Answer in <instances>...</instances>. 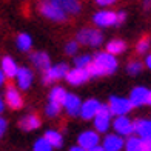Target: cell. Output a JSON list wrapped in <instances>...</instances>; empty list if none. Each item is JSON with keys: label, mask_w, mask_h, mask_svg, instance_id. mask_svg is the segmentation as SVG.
Returning <instances> with one entry per match:
<instances>
[{"label": "cell", "mask_w": 151, "mask_h": 151, "mask_svg": "<svg viewBox=\"0 0 151 151\" xmlns=\"http://www.w3.org/2000/svg\"><path fill=\"white\" fill-rule=\"evenodd\" d=\"M40 119L37 117L36 114H28V116H25V117L20 119V128L23 129V131H34V129H37L40 127Z\"/></svg>", "instance_id": "44dd1931"}, {"label": "cell", "mask_w": 151, "mask_h": 151, "mask_svg": "<svg viewBox=\"0 0 151 151\" xmlns=\"http://www.w3.org/2000/svg\"><path fill=\"white\" fill-rule=\"evenodd\" d=\"M102 148H104V151H122L125 148V140H123V137L114 133L106 134L102 140Z\"/></svg>", "instance_id": "7c38bea8"}, {"label": "cell", "mask_w": 151, "mask_h": 151, "mask_svg": "<svg viewBox=\"0 0 151 151\" xmlns=\"http://www.w3.org/2000/svg\"><path fill=\"white\" fill-rule=\"evenodd\" d=\"M29 59H31V63L36 66L37 70H42L43 73L51 66V59H50V56H48L46 52H43V51L32 52Z\"/></svg>", "instance_id": "ac0fdd59"}, {"label": "cell", "mask_w": 151, "mask_h": 151, "mask_svg": "<svg viewBox=\"0 0 151 151\" xmlns=\"http://www.w3.org/2000/svg\"><path fill=\"white\" fill-rule=\"evenodd\" d=\"M80 106H82V100L77 94H73V93H68L66 99H65V104H63V108L65 111L73 116V117H76V116H79L80 113Z\"/></svg>", "instance_id": "2e32d148"}, {"label": "cell", "mask_w": 151, "mask_h": 151, "mask_svg": "<svg viewBox=\"0 0 151 151\" xmlns=\"http://www.w3.org/2000/svg\"><path fill=\"white\" fill-rule=\"evenodd\" d=\"M125 50H127V43L120 39H113L111 42L106 43V52L114 56V57L117 56V54H122Z\"/></svg>", "instance_id": "603a6c76"}, {"label": "cell", "mask_w": 151, "mask_h": 151, "mask_svg": "<svg viewBox=\"0 0 151 151\" xmlns=\"http://www.w3.org/2000/svg\"><path fill=\"white\" fill-rule=\"evenodd\" d=\"M100 106H102V104H100L97 99H88V100H85V102H82L79 116H80L82 119H85V120L94 119L96 116H97Z\"/></svg>", "instance_id": "30bf717a"}, {"label": "cell", "mask_w": 151, "mask_h": 151, "mask_svg": "<svg viewBox=\"0 0 151 151\" xmlns=\"http://www.w3.org/2000/svg\"><path fill=\"white\" fill-rule=\"evenodd\" d=\"M3 109H5V104H3V99L0 97V114L3 113Z\"/></svg>", "instance_id": "f35d334b"}, {"label": "cell", "mask_w": 151, "mask_h": 151, "mask_svg": "<svg viewBox=\"0 0 151 151\" xmlns=\"http://www.w3.org/2000/svg\"><path fill=\"white\" fill-rule=\"evenodd\" d=\"M77 50H79V43L76 42V40H71V42H68V43L65 45V52L70 54V56L77 54Z\"/></svg>", "instance_id": "1f68e13d"}, {"label": "cell", "mask_w": 151, "mask_h": 151, "mask_svg": "<svg viewBox=\"0 0 151 151\" xmlns=\"http://www.w3.org/2000/svg\"><path fill=\"white\" fill-rule=\"evenodd\" d=\"M94 25L100 26V28H106V26H114L117 23V12L109 11V9H100L93 16Z\"/></svg>", "instance_id": "ba28073f"}, {"label": "cell", "mask_w": 151, "mask_h": 151, "mask_svg": "<svg viewBox=\"0 0 151 151\" xmlns=\"http://www.w3.org/2000/svg\"><path fill=\"white\" fill-rule=\"evenodd\" d=\"M59 5L62 6V9H63L68 14H77L80 12V3L79 2H74V0H60Z\"/></svg>", "instance_id": "d4e9b609"}, {"label": "cell", "mask_w": 151, "mask_h": 151, "mask_svg": "<svg viewBox=\"0 0 151 151\" xmlns=\"http://www.w3.org/2000/svg\"><path fill=\"white\" fill-rule=\"evenodd\" d=\"M111 127L114 128V134L120 137H129L133 136V120L128 116H120V117H114L111 122Z\"/></svg>", "instance_id": "52a82bcc"}, {"label": "cell", "mask_w": 151, "mask_h": 151, "mask_svg": "<svg viewBox=\"0 0 151 151\" xmlns=\"http://www.w3.org/2000/svg\"><path fill=\"white\" fill-rule=\"evenodd\" d=\"M142 151H151V140L142 139Z\"/></svg>", "instance_id": "d6a6232c"}, {"label": "cell", "mask_w": 151, "mask_h": 151, "mask_svg": "<svg viewBox=\"0 0 151 151\" xmlns=\"http://www.w3.org/2000/svg\"><path fill=\"white\" fill-rule=\"evenodd\" d=\"M6 127H8V123H6V120L3 117H0V137H2L6 131Z\"/></svg>", "instance_id": "836d02e7"}, {"label": "cell", "mask_w": 151, "mask_h": 151, "mask_svg": "<svg viewBox=\"0 0 151 151\" xmlns=\"http://www.w3.org/2000/svg\"><path fill=\"white\" fill-rule=\"evenodd\" d=\"M145 65H147L148 70H151V54H148V56H147V59H145Z\"/></svg>", "instance_id": "8d00e7d4"}, {"label": "cell", "mask_w": 151, "mask_h": 151, "mask_svg": "<svg viewBox=\"0 0 151 151\" xmlns=\"http://www.w3.org/2000/svg\"><path fill=\"white\" fill-rule=\"evenodd\" d=\"M99 143H100V136H99V133L93 131V129H88V131L80 133L79 137H77V145L80 148H83L85 151L97 148Z\"/></svg>", "instance_id": "9c48e42d"}, {"label": "cell", "mask_w": 151, "mask_h": 151, "mask_svg": "<svg viewBox=\"0 0 151 151\" xmlns=\"http://www.w3.org/2000/svg\"><path fill=\"white\" fill-rule=\"evenodd\" d=\"M66 96H68V93H66V90L63 86H54L52 90L50 91L48 99H50V104H56L59 106H63Z\"/></svg>", "instance_id": "ffe728a7"}, {"label": "cell", "mask_w": 151, "mask_h": 151, "mask_svg": "<svg viewBox=\"0 0 151 151\" xmlns=\"http://www.w3.org/2000/svg\"><path fill=\"white\" fill-rule=\"evenodd\" d=\"M125 19H127V12L125 11H117V23L120 25V23H123L125 22Z\"/></svg>", "instance_id": "e575fe53"}, {"label": "cell", "mask_w": 151, "mask_h": 151, "mask_svg": "<svg viewBox=\"0 0 151 151\" xmlns=\"http://www.w3.org/2000/svg\"><path fill=\"white\" fill-rule=\"evenodd\" d=\"M125 151H142V139L137 136H129L125 140Z\"/></svg>", "instance_id": "484cf974"}, {"label": "cell", "mask_w": 151, "mask_h": 151, "mask_svg": "<svg viewBox=\"0 0 151 151\" xmlns=\"http://www.w3.org/2000/svg\"><path fill=\"white\" fill-rule=\"evenodd\" d=\"M66 82L73 86H80L83 85L85 82L90 80V73L88 70H79V68H73V70L68 71L66 74Z\"/></svg>", "instance_id": "4fadbf2b"}, {"label": "cell", "mask_w": 151, "mask_h": 151, "mask_svg": "<svg viewBox=\"0 0 151 151\" xmlns=\"http://www.w3.org/2000/svg\"><path fill=\"white\" fill-rule=\"evenodd\" d=\"M70 68L66 63H57V65H51L48 70L43 73V83L50 85L52 82H57L60 79H65Z\"/></svg>", "instance_id": "8992f818"}, {"label": "cell", "mask_w": 151, "mask_h": 151, "mask_svg": "<svg viewBox=\"0 0 151 151\" xmlns=\"http://www.w3.org/2000/svg\"><path fill=\"white\" fill-rule=\"evenodd\" d=\"M136 50L139 54H147L150 50H151V39L148 37H143L142 40H139L136 45Z\"/></svg>", "instance_id": "f1b7e54d"}, {"label": "cell", "mask_w": 151, "mask_h": 151, "mask_svg": "<svg viewBox=\"0 0 151 151\" xmlns=\"http://www.w3.org/2000/svg\"><path fill=\"white\" fill-rule=\"evenodd\" d=\"M140 71H142V63L137 62V60H133V62H129V63L127 65V73L129 76H137Z\"/></svg>", "instance_id": "f546056e"}, {"label": "cell", "mask_w": 151, "mask_h": 151, "mask_svg": "<svg viewBox=\"0 0 151 151\" xmlns=\"http://www.w3.org/2000/svg\"><path fill=\"white\" fill-rule=\"evenodd\" d=\"M97 5L100 6V8H105V6L113 5V0H97Z\"/></svg>", "instance_id": "d590c367"}, {"label": "cell", "mask_w": 151, "mask_h": 151, "mask_svg": "<svg viewBox=\"0 0 151 151\" xmlns=\"http://www.w3.org/2000/svg\"><path fill=\"white\" fill-rule=\"evenodd\" d=\"M147 105H151V91H150V94H148V102H147Z\"/></svg>", "instance_id": "b9f144b4"}, {"label": "cell", "mask_w": 151, "mask_h": 151, "mask_svg": "<svg viewBox=\"0 0 151 151\" xmlns=\"http://www.w3.org/2000/svg\"><path fill=\"white\" fill-rule=\"evenodd\" d=\"M113 116H111V113H109V109H108V106L106 105H102L100 106V109H99V113H97V116L93 119V123H94V131L96 133H102V134H105L109 128H111V122H113Z\"/></svg>", "instance_id": "5b68a950"}, {"label": "cell", "mask_w": 151, "mask_h": 151, "mask_svg": "<svg viewBox=\"0 0 151 151\" xmlns=\"http://www.w3.org/2000/svg\"><path fill=\"white\" fill-rule=\"evenodd\" d=\"M90 73V77H100V76H109L117 70V59L106 51L97 52L93 57L90 66L86 68Z\"/></svg>", "instance_id": "6da1fadb"}, {"label": "cell", "mask_w": 151, "mask_h": 151, "mask_svg": "<svg viewBox=\"0 0 151 151\" xmlns=\"http://www.w3.org/2000/svg\"><path fill=\"white\" fill-rule=\"evenodd\" d=\"M43 137L48 140V143L52 148H62V145H63V136L59 131H56V129H48V131H45Z\"/></svg>", "instance_id": "7402d4cb"}, {"label": "cell", "mask_w": 151, "mask_h": 151, "mask_svg": "<svg viewBox=\"0 0 151 151\" xmlns=\"http://www.w3.org/2000/svg\"><path fill=\"white\" fill-rule=\"evenodd\" d=\"M39 9L43 17L52 20V22H63V20L68 19L66 12L62 9V6L59 5L57 0H54V2H43Z\"/></svg>", "instance_id": "7a4b0ae2"}, {"label": "cell", "mask_w": 151, "mask_h": 151, "mask_svg": "<svg viewBox=\"0 0 151 151\" xmlns=\"http://www.w3.org/2000/svg\"><path fill=\"white\" fill-rule=\"evenodd\" d=\"M133 129L137 137L151 140V119H136L133 122Z\"/></svg>", "instance_id": "9a60e30c"}, {"label": "cell", "mask_w": 151, "mask_h": 151, "mask_svg": "<svg viewBox=\"0 0 151 151\" xmlns=\"http://www.w3.org/2000/svg\"><path fill=\"white\" fill-rule=\"evenodd\" d=\"M2 68H0V71L3 73L5 77H9V79H14L16 76H17V71H19V66L16 63V60L9 57V56H5L2 59Z\"/></svg>", "instance_id": "d6986e66"}, {"label": "cell", "mask_w": 151, "mask_h": 151, "mask_svg": "<svg viewBox=\"0 0 151 151\" xmlns=\"http://www.w3.org/2000/svg\"><path fill=\"white\" fill-rule=\"evenodd\" d=\"M32 79H34V74L29 68L22 66L19 68L17 76H16V80H17V86L20 90H28V88L32 85Z\"/></svg>", "instance_id": "e0dca14e"}, {"label": "cell", "mask_w": 151, "mask_h": 151, "mask_svg": "<svg viewBox=\"0 0 151 151\" xmlns=\"http://www.w3.org/2000/svg\"><path fill=\"white\" fill-rule=\"evenodd\" d=\"M5 79H6V77H5V76H3V73L0 71V86L3 85V82H5Z\"/></svg>", "instance_id": "ab89813d"}, {"label": "cell", "mask_w": 151, "mask_h": 151, "mask_svg": "<svg viewBox=\"0 0 151 151\" xmlns=\"http://www.w3.org/2000/svg\"><path fill=\"white\" fill-rule=\"evenodd\" d=\"M102 40H104V34H102L99 29H94V28H83L77 32V39L76 42L82 43L85 46H99L102 45Z\"/></svg>", "instance_id": "3957f363"}, {"label": "cell", "mask_w": 151, "mask_h": 151, "mask_svg": "<svg viewBox=\"0 0 151 151\" xmlns=\"http://www.w3.org/2000/svg\"><path fill=\"white\" fill-rule=\"evenodd\" d=\"M32 151H52V147L48 143V140L45 137H40L34 142V147H32Z\"/></svg>", "instance_id": "83f0119b"}, {"label": "cell", "mask_w": 151, "mask_h": 151, "mask_svg": "<svg viewBox=\"0 0 151 151\" xmlns=\"http://www.w3.org/2000/svg\"><path fill=\"white\" fill-rule=\"evenodd\" d=\"M111 116L120 117V116H127L133 109V105L129 104V100L127 97H120V96H111L106 104Z\"/></svg>", "instance_id": "277c9868"}, {"label": "cell", "mask_w": 151, "mask_h": 151, "mask_svg": "<svg viewBox=\"0 0 151 151\" xmlns=\"http://www.w3.org/2000/svg\"><path fill=\"white\" fill-rule=\"evenodd\" d=\"M93 57L90 54H79L77 57H74V68H79V70H86L90 66Z\"/></svg>", "instance_id": "4316f807"}, {"label": "cell", "mask_w": 151, "mask_h": 151, "mask_svg": "<svg viewBox=\"0 0 151 151\" xmlns=\"http://www.w3.org/2000/svg\"><path fill=\"white\" fill-rule=\"evenodd\" d=\"M70 151H85V150H83V148H80L79 145H76V147H71Z\"/></svg>", "instance_id": "74e56055"}, {"label": "cell", "mask_w": 151, "mask_h": 151, "mask_svg": "<svg viewBox=\"0 0 151 151\" xmlns=\"http://www.w3.org/2000/svg\"><path fill=\"white\" fill-rule=\"evenodd\" d=\"M16 43H17V48L20 51H29L31 46H32V39H31L29 34L22 32V34H19V36H17Z\"/></svg>", "instance_id": "cb8c5ba5"}, {"label": "cell", "mask_w": 151, "mask_h": 151, "mask_svg": "<svg viewBox=\"0 0 151 151\" xmlns=\"http://www.w3.org/2000/svg\"><path fill=\"white\" fill-rule=\"evenodd\" d=\"M60 108L62 106H59L56 104H48L46 108H45V114L48 116V117H57L59 113H60Z\"/></svg>", "instance_id": "4dcf8cb0"}, {"label": "cell", "mask_w": 151, "mask_h": 151, "mask_svg": "<svg viewBox=\"0 0 151 151\" xmlns=\"http://www.w3.org/2000/svg\"><path fill=\"white\" fill-rule=\"evenodd\" d=\"M5 102H6V104H8V106L12 108V109H20V108L23 106L22 94L19 93V90H17L16 86H8V88H6Z\"/></svg>", "instance_id": "5bb4252c"}, {"label": "cell", "mask_w": 151, "mask_h": 151, "mask_svg": "<svg viewBox=\"0 0 151 151\" xmlns=\"http://www.w3.org/2000/svg\"><path fill=\"white\" fill-rule=\"evenodd\" d=\"M148 94H150V90L145 86H136L133 88V91L129 93V104L133 105V108H137V106H142V105H147L148 102Z\"/></svg>", "instance_id": "8fae6325"}, {"label": "cell", "mask_w": 151, "mask_h": 151, "mask_svg": "<svg viewBox=\"0 0 151 151\" xmlns=\"http://www.w3.org/2000/svg\"><path fill=\"white\" fill-rule=\"evenodd\" d=\"M90 151H104V148H102V147L99 145L97 148H94V150H90Z\"/></svg>", "instance_id": "60d3db41"}]
</instances>
